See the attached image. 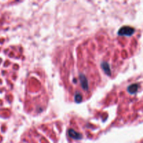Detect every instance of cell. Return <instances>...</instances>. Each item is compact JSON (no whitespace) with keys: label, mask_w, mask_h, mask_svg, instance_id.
Masks as SVG:
<instances>
[{"label":"cell","mask_w":143,"mask_h":143,"mask_svg":"<svg viewBox=\"0 0 143 143\" xmlns=\"http://www.w3.org/2000/svg\"><path fill=\"white\" fill-rule=\"evenodd\" d=\"M134 32H135V29L133 27H129V26H124L120 28L119 30L118 31V35L131 36L133 34Z\"/></svg>","instance_id":"6da1fadb"},{"label":"cell","mask_w":143,"mask_h":143,"mask_svg":"<svg viewBox=\"0 0 143 143\" xmlns=\"http://www.w3.org/2000/svg\"><path fill=\"white\" fill-rule=\"evenodd\" d=\"M79 79H80V82L81 86H82V89L84 90H85V91L88 90V81H87V79L86 76L84 75H83V74L80 73V75H79Z\"/></svg>","instance_id":"7a4b0ae2"},{"label":"cell","mask_w":143,"mask_h":143,"mask_svg":"<svg viewBox=\"0 0 143 143\" xmlns=\"http://www.w3.org/2000/svg\"><path fill=\"white\" fill-rule=\"evenodd\" d=\"M68 133H69V136L71 138L75 140H80L81 138H82V137L80 133L76 132L75 131H74L73 129H71V128L69 130Z\"/></svg>","instance_id":"3957f363"},{"label":"cell","mask_w":143,"mask_h":143,"mask_svg":"<svg viewBox=\"0 0 143 143\" xmlns=\"http://www.w3.org/2000/svg\"><path fill=\"white\" fill-rule=\"evenodd\" d=\"M101 66L102 69H103V71H104V72L106 73V74H107V75H111V71H110V65L108 64V63L106 62H103L101 63Z\"/></svg>","instance_id":"277c9868"},{"label":"cell","mask_w":143,"mask_h":143,"mask_svg":"<svg viewBox=\"0 0 143 143\" xmlns=\"http://www.w3.org/2000/svg\"><path fill=\"white\" fill-rule=\"evenodd\" d=\"M138 84H131L130 86H128L127 88V91L128 93H130L131 94H136L138 89Z\"/></svg>","instance_id":"5b68a950"},{"label":"cell","mask_w":143,"mask_h":143,"mask_svg":"<svg viewBox=\"0 0 143 143\" xmlns=\"http://www.w3.org/2000/svg\"><path fill=\"white\" fill-rule=\"evenodd\" d=\"M74 99H75V101L77 103H80L82 102V94L80 93H76V94L74 96Z\"/></svg>","instance_id":"8992f818"}]
</instances>
